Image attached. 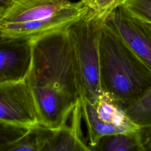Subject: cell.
<instances>
[{
    "label": "cell",
    "mask_w": 151,
    "mask_h": 151,
    "mask_svg": "<svg viewBox=\"0 0 151 151\" xmlns=\"http://www.w3.org/2000/svg\"><path fill=\"white\" fill-rule=\"evenodd\" d=\"M106 15L89 8L67 28L73 47L80 99L93 105L103 93L100 78V43Z\"/></svg>",
    "instance_id": "obj_3"
},
{
    "label": "cell",
    "mask_w": 151,
    "mask_h": 151,
    "mask_svg": "<svg viewBox=\"0 0 151 151\" xmlns=\"http://www.w3.org/2000/svg\"><path fill=\"white\" fill-rule=\"evenodd\" d=\"M89 9L81 1L69 4L44 19L16 24L0 25V37H17L33 39L42 35L66 28Z\"/></svg>",
    "instance_id": "obj_6"
},
{
    "label": "cell",
    "mask_w": 151,
    "mask_h": 151,
    "mask_svg": "<svg viewBox=\"0 0 151 151\" xmlns=\"http://www.w3.org/2000/svg\"><path fill=\"white\" fill-rule=\"evenodd\" d=\"M32 58L31 39L0 37V83L25 80Z\"/></svg>",
    "instance_id": "obj_7"
},
{
    "label": "cell",
    "mask_w": 151,
    "mask_h": 151,
    "mask_svg": "<svg viewBox=\"0 0 151 151\" xmlns=\"http://www.w3.org/2000/svg\"><path fill=\"white\" fill-rule=\"evenodd\" d=\"M70 123L58 129H50L42 151L91 150L84 139L81 129L82 109L80 99L73 109Z\"/></svg>",
    "instance_id": "obj_8"
},
{
    "label": "cell",
    "mask_w": 151,
    "mask_h": 151,
    "mask_svg": "<svg viewBox=\"0 0 151 151\" xmlns=\"http://www.w3.org/2000/svg\"><path fill=\"white\" fill-rule=\"evenodd\" d=\"M0 122L28 127L38 123L34 99L25 80L0 83Z\"/></svg>",
    "instance_id": "obj_5"
},
{
    "label": "cell",
    "mask_w": 151,
    "mask_h": 151,
    "mask_svg": "<svg viewBox=\"0 0 151 151\" xmlns=\"http://www.w3.org/2000/svg\"><path fill=\"white\" fill-rule=\"evenodd\" d=\"M124 111L127 116L139 126L151 123V87L130 103Z\"/></svg>",
    "instance_id": "obj_14"
},
{
    "label": "cell",
    "mask_w": 151,
    "mask_h": 151,
    "mask_svg": "<svg viewBox=\"0 0 151 151\" xmlns=\"http://www.w3.org/2000/svg\"><path fill=\"white\" fill-rule=\"evenodd\" d=\"M70 0H16L0 19V25L44 19L66 7Z\"/></svg>",
    "instance_id": "obj_9"
},
{
    "label": "cell",
    "mask_w": 151,
    "mask_h": 151,
    "mask_svg": "<svg viewBox=\"0 0 151 151\" xmlns=\"http://www.w3.org/2000/svg\"><path fill=\"white\" fill-rule=\"evenodd\" d=\"M29 127L0 122V151L6 148L24 136Z\"/></svg>",
    "instance_id": "obj_15"
},
{
    "label": "cell",
    "mask_w": 151,
    "mask_h": 151,
    "mask_svg": "<svg viewBox=\"0 0 151 151\" xmlns=\"http://www.w3.org/2000/svg\"><path fill=\"white\" fill-rule=\"evenodd\" d=\"M67 28L31 40L32 63L25 79L34 99L38 124L53 129L67 123L80 99Z\"/></svg>",
    "instance_id": "obj_1"
},
{
    "label": "cell",
    "mask_w": 151,
    "mask_h": 151,
    "mask_svg": "<svg viewBox=\"0 0 151 151\" xmlns=\"http://www.w3.org/2000/svg\"><path fill=\"white\" fill-rule=\"evenodd\" d=\"M92 150L145 151L139 130L135 132L118 133L103 136Z\"/></svg>",
    "instance_id": "obj_12"
},
{
    "label": "cell",
    "mask_w": 151,
    "mask_h": 151,
    "mask_svg": "<svg viewBox=\"0 0 151 151\" xmlns=\"http://www.w3.org/2000/svg\"><path fill=\"white\" fill-rule=\"evenodd\" d=\"M48 133V128L38 123L29 127L24 136L8 146L5 151H42Z\"/></svg>",
    "instance_id": "obj_13"
},
{
    "label": "cell",
    "mask_w": 151,
    "mask_h": 151,
    "mask_svg": "<svg viewBox=\"0 0 151 151\" xmlns=\"http://www.w3.org/2000/svg\"><path fill=\"white\" fill-rule=\"evenodd\" d=\"M139 134L145 151H151V123L141 126Z\"/></svg>",
    "instance_id": "obj_18"
},
{
    "label": "cell",
    "mask_w": 151,
    "mask_h": 151,
    "mask_svg": "<svg viewBox=\"0 0 151 151\" xmlns=\"http://www.w3.org/2000/svg\"><path fill=\"white\" fill-rule=\"evenodd\" d=\"M99 118L104 123L124 132H135L140 126L134 123L122 108L107 93L103 92L94 105Z\"/></svg>",
    "instance_id": "obj_10"
},
{
    "label": "cell",
    "mask_w": 151,
    "mask_h": 151,
    "mask_svg": "<svg viewBox=\"0 0 151 151\" xmlns=\"http://www.w3.org/2000/svg\"><path fill=\"white\" fill-rule=\"evenodd\" d=\"M104 24L151 69V24L117 5L106 16Z\"/></svg>",
    "instance_id": "obj_4"
},
{
    "label": "cell",
    "mask_w": 151,
    "mask_h": 151,
    "mask_svg": "<svg viewBox=\"0 0 151 151\" xmlns=\"http://www.w3.org/2000/svg\"><path fill=\"white\" fill-rule=\"evenodd\" d=\"M16 0H0V19L12 6Z\"/></svg>",
    "instance_id": "obj_19"
},
{
    "label": "cell",
    "mask_w": 151,
    "mask_h": 151,
    "mask_svg": "<svg viewBox=\"0 0 151 151\" xmlns=\"http://www.w3.org/2000/svg\"><path fill=\"white\" fill-rule=\"evenodd\" d=\"M118 5L136 18L151 24V0H120Z\"/></svg>",
    "instance_id": "obj_16"
},
{
    "label": "cell",
    "mask_w": 151,
    "mask_h": 151,
    "mask_svg": "<svg viewBox=\"0 0 151 151\" xmlns=\"http://www.w3.org/2000/svg\"><path fill=\"white\" fill-rule=\"evenodd\" d=\"M100 65L103 92L124 110L151 87V69L104 23Z\"/></svg>",
    "instance_id": "obj_2"
},
{
    "label": "cell",
    "mask_w": 151,
    "mask_h": 151,
    "mask_svg": "<svg viewBox=\"0 0 151 151\" xmlns=\"http://www.w3.org/2000/svg\"><path fill=\"white\" fill-rule=\"evenodd\" d=\"M81 3L101 15L108 14L117 6L120 0H80Z\"/></svg>",
    "instance_id": "obj_17"
},
{
    "label": "cell",
    "mask_w": 151,
    "mask_h": 151,
    "mask_svg": "<svg viewBox=\"0 0 151 151\" xmlns=\"http://www.w3.org/2000/svg\"><path fill=\"white\" fill-rule=\"evenodd\" d=\"M80 101L82 117L87 129L88 145L91 150L103 136L118 133H127L102 122L99 118L94 105L84 99H80Z\"/></svg>",
    "instance_id": "obj_11"
}]
</instances>
